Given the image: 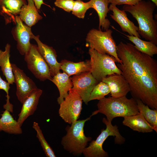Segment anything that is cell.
Returning a JSON list of instances; mask_svg holds the SVG:
<instances>
[{"mask_svg":"<svg viewBox=\"0 0 157 157\" xmlns=\"http://www.w3.org/2000/svg\"><path fill=\"white\" fill-rule=\"evenodd\" d=\"M27 3L22 7L19 16L26 24L31 27L42 17L39 14L33 0H27Z\"/></svg>","mask_w":157,"mask_h":157,"instance_id":"obj_19","label":"cell"},{"mask_svg":"<svg viewBox=\"0 0 157 157\" xmlns=\"http://www.w3.org/2000/svg\"><path fill=\"white\" fill-rule=\"evenodd\" d=\"M124 35L135 44V48L141 52L152 57L157 54V45L153 42L144 41L138 37L132 35Z\"/></svg>","mask_w":157,"mask_h":157,"instance_id":"obj_25","label":"cell"},{"mask_svg":"<svg viewBox=\"0 0 157 157\" xmlns=\"http://www.w3.org/2000/svg\"><path fill=\"white\" fill-rule=\"evenodd\" d=\"M97 106L98 110L93 112L90 116L102 113L106 116L109 122L116 117H124L139 113L136 99L133 97L128 99L126 96L118 98L104 97L99 100Z\"/></svg>","mask_w":157,"mask_h":157,"instance_id":"obj_3","label":"cell"},{"mask_svg":"<svg viewBox=\"0 0 157 157\" xmlns=\"http://www.w3.org/2000/svg\"><path fill=\"white\" fill-rule=\"evenodd\" d=\"M74 1V0H55L54 4L56 6L69 13L72 10Z\"/></svg>","mask_w":157,"mask_h":157,"instance_id":"obj_30","label":"cell"},{"mask_svg":"<svg viewBox=\"0 0 157 157\" xmlns=\"http://www.w3.org/2000/svg\"><path fill=\"white\" fill-rule=\"evenodd\" d=\"M3 107L5 110L1 115L0 131H3L9 134L17 135L22 134L21 126L10 113L13 111V105H4Z\"/></svg>","mask_w":157,"mask_h":157,"instance_id":"obj_18","label":"cell"},{"mask_svg":"<svg viewBox=\"0 0 157 157\" xmlns=\"http://www.w3.org/2000/svg\"><path fill=\"white\" fill-rule=\"evenodd\" d=\"M33 1L38 10L40 9L41 5L44 4L43 0H33Z\"/></svg>","mask_w":157,"mask_h":157,"instance_id":"obj_33","label":"cell"},{"mask_svg":"<svg viewBox=\"0 0 157 157\" xmlns=\"http://www.w3.org/2000/svg\"><path fill=\"white\" fill-rule=\"evenodd\" d=\"M57 87L59 92V96L57 101L60 104L67 95L69 92L73 87L71 78L66 73L60 72L53 76L50 80Z\"/></svg>","mask_w":157,"mask_h":157,"instance_id":"obj_21","label":"cell"},{"mask_svg":"<svg viewBox=\"0 0 157 157\" xmlns=\"http://www.w3.org/2000/svg\"><path fill=\"white\" fill-rule=\"evenodd\" d=\"M42 90L37 88L23 101L22 106L18 115L17 122L21 126L24 121L29 116L33 114L36 110L39 101Z\"/></svg>","mask_w":157,"mask_h":157,"instance_id":"obj_17","label":"cell"},{"mask_svg":"<svg viewBox=\"0 0 157 157\" xmlns=\"http://www.w3.org/2000/svg\"><path fill=\"white\" fill-rule=\"evenodd\" d=\"M110 88L106 83L102 81L100 82L94 87L91 92L89 101L96 99L100 100L110 93Z\"/></svg>","mask_w":157,"mask_h":157,"instance_id":"obj_28","label":"cell"},{"mask_svg":"<svg viewBox=\"0 0 157 157\" xmlns=\"http://www.w3.org/2000/svg\"><path fill=\"white\" fill-rule=\"evenodd\" d=\"M139 112L151 125L154 130L157 132V109H151L141 100L136 99Z\"/></svg>","mask_w":157,"mask_h":157,"instance_id":"obj_26","label":"cell"},{"mask_svg":"<svg viewBox=\"0 0 157 157\" xmlns=\"http://www.w3.org/2000/svg\"><path fill=\"white\" fill-rule=\"evenodd\" d=\"M91 117L77 120L66 128V134L62 137L61 144L65 150L74 156L81 155L88 142L92 140L91 137L85 136L84 131L85 122Z\"/></svg>","mask_w":157,"mask_h":157,"instance_id":"obj_4","label":"cell"},{"mask_svg":"<svg viewBox=\"0 0 157 157\" xmlns=\"http://www.w3.org/2000/svg\"><path fill=\"white\" fill-rule=\"evenodd\" d=\"M122 123L132 130L142 133L152 132L151 125L140 113L137 114L124 117Z\"/></svg>","mask_w":157,"mask_h":157,"instance_id":"obj_22","label":"cell"},{"mask_svg":"<svg viewBox=\"0 0 157 157\" xmlns=\"http://www.w3.org/2000/svg\"><path fill=\"white\" fill-rule=\"evenodd\" d=\"M157 6V0H150Z\"/></svg>","mask_w":157,"mask_h":157,"instance_id":"obj_34","label":"cell"},{"mask_svg":"<svg viewBox=\"0 0 157 157\" xmlns=\"http://www.w3.org/2000/svg\"><path fill=\"white\" fill-rule=\"evenodd\" d=\"M31 38L36 42L39 52L49 66L51 76H53L60 72L61 63L57 61L55 50L52 47L43 43L40 40L39 35L35 36L33 34Z\"/></svg>","mask_w":157,"mask_h":157,"instance_id":"obj_13","label":"cell"},{"mask_svg":"<svg viewBox=\"0 0 157 157\" xmlns=\"http://www.w3.org/2000/svg\"><path fill=\"white\" fill-rule=\"evenodd\" d=\"M15 21L12 34L17 42V49L21 55H24L30 48V40L33 34L31 27L24 24L18 15L16 16Z\"/></svg>","mask_w":157,"mask_h":157,"instance_id":"obj_12","label":"cell"},{"mask_svg":"<svg viewBox=\"0 0 157 157\" xmlns=\"http://www.w3.org/2000/svg\"><path fill=\"white\" fill-rule=\"evenodd\" d=\"M89 53L90 56V72L99 82L106 77L114 74H122V72L115 63V59L106 53H99L90 48Z\"/></svg>","mask_w":157,"mask_h":157,"instance_id":"obj_5","label":"cell"},{"mask_svg":"<svg viewBox=\"0 0 157 157\" xmlns=\"http://www.w3.org/2000/svg\"><path fill=\"white\" fill-rule=\"evenodd\" d=\"M27 3L26 0H0V15L4 17L6 24L11 22L15 24L16 16Z\"/></svg>","mask_w":157,"mask_h":157,"instance_id":"obj_16","label":"cell"},{"mask_svg":"<svg viewBox=\"0 0 157 157\" xmlns=\"http://www.w3.org/2000/svg\"><path fill=\"white\" fill-rule=\"evenodd\" d=\"M33 127L36 132V137L40 143L46 156L47 157H56L53 150L45 140L38 123L34 122Z\"/></svg>","mask_w":157,"mask_h":157,"instance_id":"obj_27","label":"cell"},{"mask_svg":"<svg viewBox=\"0 0 157 157\" xmlns=\"http://www.w3.org/2000/svg\"><path fill=\"white\" fill-rule=\"evenodd\" d=\"M24 60L28 69L40 81L52 78L49 68L39 52L37 46L31 44L30 48L25 54Z\"/></svg>","mask_w":157,"mask_h":157,"instance_id":"obj_8","label":"cell"},{"mask_svg":"<svg viewBox=\"0 0 157 157\" xmlns=\"http://www.w3.org/2000/svg\"><path fill=\"white\" fill-rule=\"evenodd\" d=\"M71 78L73 84L71 89L76 92L83 102L87 104L91 92L99 82L90 72L74 75Z\"/></svg>","mask_w":157,"mask_h":157,"instance_id":"obj_10","label":"cell"},{"mask_svg":"<svg viewBox=\"0 0 157 157\" xmlns=\"http://www.w3.org/2000/svg\"><path fill=\"white\" fill-rule=\"evenodd\" d=\"M113 31L108 29L102 31L101 29L92 28L88 33L86 41L90 48L99 53H106L114 57L117 62L121 60L117 53V45L112 35Z\"/></svg>","mask_w":157,"mask_h":157,"instance_id":"obj_7","label":"cell"},{"mask_svg":"<svg viewBox=\"0 0 157 157\" xmlns=\"http://www.w3.org/2000/svg\"><path fill=\"white\" fill-rule=\"evenodd\" d=\"M60 63V69L69 76L72 75H78L90 71L91 65L90 60L74 63L66 60H63Z\"/></svg>","mask_w":157,"mask_h":157,"instance_id":"obj_23","label":"cell"},{"mask_svg":"<svg viewBox=\"0 0 157 157\" xmlns=\"http://www.w3.org/2000/svg\"><path fill=\"white\" fill-rule=\"evenodd\" d=\"M90 8L94 9L99 17V29L106 30L109 29L110 24L109 20L106 18L110 10L108 7V0H90L88 1Z\"/></svg>","mask_w":157,"mask_h":157,"instance_id":"obj_20","label":"cell"},{"mask_svg":"<svg viewBox=\"0 0 157 157\" xmlns=\"http://www.w3.org/2000/svg\"><path fill=\"white\" fill-rule=\"evenodd\" d=\"M109 8L113 12L112 14L110 15L111 18L119 24L122 31L127 33L129 35L140 38L138 32V27L128 19L125 11L119 9L116 5L112 4Z\"/></svg>","mask_w":157,"mask_h":157,"instance_id":"obj_15","label":"cell"},{"mask_svg":"<svg viewBox=\"0 0 157 157\" xmlns=\"http://www.w3.org/2000/svg\"><path fill=\"white\" fill-rule=\"evenodd\" d=\"M102 81L106 83L110 89L111 97L118 98L126 96L130 92L128 82L122 74H114L104 78Z\"/></svg>","mask_w":157,"mask_h":157,"instance_id":"obj_14","label":"cell"},{"mask_svg":"<svg viewBox=\"0 0 157 157\" xmlns=\"http://www.w3.org/2000/svg\"><path fill=\"white\" fill-rule=\"evenodd\" d=\"M10 84L8 82L3 80L0 75V90H3L6 92V97H9V90L10 88Z\"/></svg>","mask_w":157,"mask_h":157,"instance_id":"obj_32","label":"cell"},{"mask_svg":"<svg viewBox=\"0 0 157 157\" xmlns=\"http://www.w3.org/2000/svg\"><path fill=\"white\" fill-rule=\"evenodd\" d=\"M117 53L121 62L117 66L129 84L133 97L157 109V61L130 43L120 42Z\"/></svg>","mask_w":157,"mask_h":157,"instance_id":"obj_1","label":"cell"},{"mask_svg":"<svg viewBox=\"0 0 157 157\" xmlns=\"http://www.w3.org/2000/svg\"><path fill=\"white\" fill-rule=\"evenodd\" d=\"M102 121L106 124V128L101 130L100 134L95 140H92L88 147L83 150V154L85 157H107L108 155L103 148V144L106 139L109 136H115V142L118 144H122L125 139L120 134L117 126L113 125L111 122L107 121L105 118Z\"/></svg>","mask_w":157,"mask_h":157,"instance_id":"obj_6","label":"cell"},{"mask_svg":"<svg viewBox=\"0 0 157 157\" xmlns=\"http://www.w3.org/2000/svg\"><path fill=\"white\" fill-rule=\"evenodd\" d=\"M157 6L150 0H142L134 5H124L123 9L137 21L140 36L157 45V22L153 13Z\"/></svg>","mask_w":157,"mask_h":157,"instance_id":"obj_2","label":"cell"},{"mask_svg":"<svg viewBox=\"0 0 157 157\" xmlns=\"http://www.w3.org/2000/svg\"><path fill=\"white\" fill-rule=\"evenodd\" d=\"M11 65L16 85V95L18 100L22 103L38 88L34 82L26 75L22 70L15 64Z\"/></svg>","mask_w":157,"mask_h":157,"instance_id":"obj_11","label":"cell"},{"mask_svg":"<svg viewBox=\"0 0 157 157\" xmlns=\"http://www.w3.org/2000/svg\"><path fill=\"white\" fill-rule=\"evenodd\" d=\"M82 99L75 91L71 89L60 104V116L66 122L71 124L79 118L82 109Z\"/></svg>","mask_w":157,"mask_h":157,"instance_id":"obj_9","label":"cell"},{"mask_svg":"<svg viewBox=\"0 0 157 157\" xmlns=\"http://www.w3.org/2000/svg\"><path fill=\"white\" fill-rule=\"evenodd\" d=\"M89 8L88 1L84 2L81 0H76L74 1L72 13L76 17L83 19L86 12Z\"/></svg>","mask_w":157,"mask_h":157,"instance_id":"obj_29","label":"cell"},{"mask_svg":"<svg viewBox=\"0 0 157 157\" xmlns=\"http://www.w3.org/2000/svg\"><path fill=\"white\" fill-rule=\"evenodd\" d=\"M10 44L7 43L4 51L0 50V67L7 82L10 84H13L15 83V78L10 61Z\"/></svg>","mask_w":157,"mask_h":157,"instance_id":"obj_24","label":"cell"},{"mask_svg":"<svg viewBox=\"0 0 157 157\" xmlns=\"http://www.w3.org/2000/svg\"><path fill=\"white\" fill-rule=\"evenodd\" d=\"M142 0H108L109 3L116 5H134Z\"/></svg>","mask_w":157,"mask_h":157,"instance_id":"obj_31","label":"cell"}]
</instances>
